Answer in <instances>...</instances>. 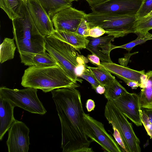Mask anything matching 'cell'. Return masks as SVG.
I'll return each mask as SVG.
<instances>
[{"instance_id": "8992f818", "label": "cell", "mask_w": 152, "mask_h": 152, "mask_svg": "<svg viewBox=\"0 0 152 152\" xmlns=\"http://www.w3.org/2000/svg\"><path fill=\"white\" fill-rule=\"evenodd\" d=\"M104 115L113 130L121 136L126 152H140V141L136 135L127 117L111 101L107 100L104 108Z\"/></svg>"}, {"instance_id": "4316f807", "label": "cell", "mask_w": 152, "mask_h": 152, "mask_svg": "<svg viewBox=\"0 0 152 152\" xmlns=\"http://www.w3.org/2000/svg\"><path fill=\"white\" fill-rule=\"evenodd\" d=\"M152 11V0H143L135 15L136 20L146 16Z\"/></svg>"}, {"instance_id": "8fae6325", "label": "cell", "mask_w": 152, "mask_h": 152, "mask_svg": "<svg viewBox=\"0 0 152 152\" xmlns=\"http://www.w3.org/2000/svg\"><path fill=\"white\" fill-rule=\"evenodd\" d=\"M86 15L83 11L70 6L57 12L51 20L56 30L76 32Z\"/></svg>"}, {"instance_id": "484cf974", "label": "cell", "mask_w": 152, "mask_h": 152, "mask_svg": "<svg viewBox=\"0 0 152 152\" xmlns=\"http://www.w3.org/2000/svg\"><path fill=\"white\" fill-rule=\"evenodd\" d=\"M137 38L134 40L120 46H116L112 44V50L117 48H121L130 51L136 46L145 43L146 41L152 39V34L149 33L145 35L137 34Z\"/></svg>"}, {"instance_id": "277c9868", "label": "cell", "mask_w": 152, "mask_h": 152, "mask_svg": "<svg viewBox=\"0 0 152 152\" xmlns=\"http://www.w3.org/2000/svg\"><path fill=\"white\" fill-rule=\"evenodd\" d=\"M12 21L13 33L19 53H42L46 52L45 37L40 33L29 12L26 2L22 17Z\"/></svg>"}, {"instance_id": "f35d334b", "label": "cell", "mask_w": 152, "mask_h": 152, "mask_svg": "<svg viewBox=\"0 0 152 152\" xmlns=\"http://www.w3.org/2000/svg\"><path fill=\"white\" fill-rule=\"evenodd\" d=\"M142 109L148 116L149 121L152 124V109Z\"/></svg>"}, {"instance_id": "9a60e30c", "label": "cell", "mask_w": 152, "mask_h": 152, "mask_svg": "<svg viewBox=\"0 0 152 152\" xmlns=\"http://www.w3.org/2000/svg\"><path fill=\"white\" fill-rule=\"evenodd\" d=\"M101 66L108 70L111 73L116 76L125 83L128 81H133L141 84L140 76L145 73V70L138 71L114 63H100Z\"/></svg>"}, {"instance_id": "83f0119b", "label": "cell", "mask_w": 152, "mask_h": 152, "mask_svg": "<svg viewBox=\"0 0 152 152\" xmlns=\"http://www.w3.org/2000/svg\"><path fill=\"white\" fill-rule=\"evenodd\" d=\"M79 77L85 80L91 85L92 88L94 90L100 85L97 81L91 71L86 67Z\"/></svg>"}, {"instance_id": "1f68e13d", "label": "cell", "mask_w": 152, "mask_h": 152, "mask_svg": "<svg viewBox=\"0 0 152 152\" xmlns=\"http://www.w3.org/2000/svg\"><path fill=\"white\" fill-rule=\"evenodd\" d=\"M138 53V52H135L133 53H130V51L125 54L124 56L118 59V62L121 65L127 67V64L129 62H131L129 59L130 57L133 55Z\"/></svg>"}, {"instance_id": "f1b7e54d", "label": "cell", "mask_w": 152, "mask_h": 152, "mask_svg": "<svg viewBox=\"0 0 152 152\" xmlns=\"http://www.w3.org/2000/svg\"><path fill=\"white\" fill-rule=\"evenodd\" d=\"M141 122L147 132L148 134L152 139V124L149 121L148 116L143 110H140Z\"/></svg>"}, {"instance_id": "52a82bcc", "label": "cell", "mask_w": 152, "mask_h": 152, "mask_svg": "<svg viewBox=\"0 0 152 152\" xmlns=\"http://www.w3.org/2000/svg\"><path fill=\"white\" fill-rule=\"evenodd\" d=\"M37 89L26 88L12 89L5 86L0 88V96L15 107H20L30 113L43 115L47 111L37 94Z\"/></svg>"}, {"instance_id": "d4e9b609", "label": "cell", "mask_w": 152, "mask_h": 152, "mask_svg": "<svg viewBox=\"0 0 152 152\" xmlns=\"http://www.w3.org/2000/svg\"><path fill=\"white\" fill-rule=\"evenodd\" d=\"M152 29V16L137 20L134 26V33L145 35Z\"/></svg>"}, {"instance_id": "3957f363", "label": "cell", "mask_w": 152, "mask_h": 152, "mask_svg": "<svg viewBox=\"0 0 152 152\" xmlns=\"http://www.w3.org/2000/svg\"><path fill=\"white\" fill-rule=\"evenodd\" d=\"M45 48L57 64L75 82L82 83L78 78L89 61L79 54L67 42L51 35L45 37Z\"/></svg>"}, {"instance_id": "5b68a950", "label": "cell", "mask_w": 152, "mask_h": 152, "mask_svg": "<svg viewBox=\"0 0 152 152\" xmlns=\"http://www.w3.org/2000/svg\"><path fill=\"white\" fill-rule=\"evenodd\" d=\"M85 19L90 28L99 26L105 30V34L113 36L115 38L134 33V26L136 20L135 15L93 12L86 14Z\"/></svg>"}, {"instance_id": "b9f144b4", "label": "cell", "mask_w": 152, "mask_h": 152, "mask_svg": "<svg viewBox=\"0 0 152 152\" xmlns=\"http://www.w3.org/2000/svg\"><path fill=\"white\" fill-rule=\"evenodd\" d=\"M24 0L25 1H26H26H27V0Z\"/></svg>"}, {"instance_id": "6da1fadb", "label": "cell", "mask_w": 152, "mask_h": 152, "mask_svg": "<svg viewBox=\"0 0 152 152\" xmlns=\"http://www.w3.org/2000/svg\"><path fill=\"white\" fill-rule=\"evenodd\" d=\"M51 93L61 122L63 152H93L85 133L80 92L75 88H62Z\"/></svg>"}, {"instance_id": "836d02e7", "label": "cell", "mask_w": 152, "mask_h": 152, "mask_svg": "<svg viewBox=\"0 0 152 152\" xmlns=\"http://www.w3.org/2000/svg\"><path fill=\"white\" fill-rule=\"evenodd\" d=\"M86 107L88 112L94 110L95 107L94 101L91 99H88L86 103Z\"/></svg>"}, {"instance_id": "7c38bea8", "label": "cell", "mask_w": 152, "mask_h": 152, "mask_svg": "<svg viewBox=\"0 0 152 152\" xmlns=\"http://www.w3.org/2000/svg\"><path fill=\"white\" fill-rule=\"evenodd\" d=\"M30 15L38 30L44 37L51 35L55 31L52 20L38 0L26 2Z\"/></svg>"}, {"instance_id": "8d00e7d4", "label": "cell", "mask_w": 152, "mask_h": 152, "mask_svg": "<svg viewBox=\"0 0 152 152\" xmlns=\"http://www.w3.org/2000/svg\"><path fill=\"white\" fill-rule=\"evenodd\" d=\"M91 7L98 4L107 0H86Z\"/></svg>"}, {"instance_id": "2e32d148", "label": "cell", "mask_w": 152, "mask_h": 152, "mask_svg": "<svg viewBox=\"0 0 152 152\" xmlns=\"http://www.w3.org/2000/svg\"><path fill=\"white\" fill-rule=\"evenodd\" d=\"M15 106L8 101L0 96V140L15 121Z\"/></svg>"}, {"instance_id": "d590c367", "label": "cell", "mask_w": 152, "mask_h": 152, "mask_svg": "<svg viewBox=\"0 0 152 152\" xmlns=\"http://www.w3.org/2000/svg\"><path fill=\"white\" fill-rule=\"evenodd\" d=\"M125 83L132 89H136L138 87L140 86V84L137 82L134 81H128Z\"/></svg>"}, {"instance_id": "e575fe53", "label": "cell", "mask_w": 152, "mask_h": 152, "mask_svg": "<svg viewBox=\"0 0 152 152\" xmlns=\"http://www.w3.org/2000/svg\"><path fill=\"white\" fill-rule=\"evenodd\" d=\"M141 84L140 87L141 88H144L146 86L148 75L146 73L142 74L140 76Z\"/></svg>"}, {"instance_id": "30bf717a", "label": "cell", "mask_w": 152, "mask_h": 152, "mask_svg": "<svg viewBox=\"0 0 152 152\" xmlns=\"http://www.w3.org/2000/svg\"><path fill=\"white\" fill-rule=\"evenodd\" d=\"M6 141L9 152H28L29 129L23 122L15 120L8 131Z\"/></svg>"}, {"instance_id": "d6986e66", "label": "cell", "mask_w": 152, "mask_h": 152, "mask_svg": "<svg viewBox=\"0 0 152 152\" xmlns=\"http://www.w3.org/2000/svg\"><path fill=\"white\" fill-rule=\"evenodd\" d=\"M25 2L23 0H0V7L12 21L22 17V8Z\"/></svg>"}, {"instance_id": "7a4b0ae2", "label": "cell", "mask_w": 152, "mask_h": 152, "mask_svg": "<svg viewBox=\"0 0 152 152\" xmlns=\"http://www.w3.org/2000/svg\"><path fill=\"white\" fill-rule=\"evenodd\" d=\"M21 85L47 93L55 89L75 88L80 86L70 78L58 64L46 67L31 66L24 71Z\"/></svg>"}, {"instance_id": "4dcf8cb0", "label": "cell", "mask_w": 152, "mask_h": 152, "mask_svg": "<svg viewBox=\"0 0 152 152\" xmlns=\"http://www.w3.org/2000/svg\"><path fill=\"white\" fill-rule=\"evenodd\" d=\"M105 34V31L102 28L96 26L91 28L89 31L88 37L97 38Z\"/></svg>"}, {"instance_id": "d6a6232c", "label": "cell", "mask_w": 152, "mask_h": 152, "mask_svg": "<svg viewBox=\"0 0 152 152\" xmlns=\"http://www.w3.org/2000/svg\"><path fill=\"white\" fill-rule=\"evenodd\" d=\"M87 57L89 61L92 64L97 66H101L100 59L99 57L96 55L93 54L88 55Z\"/></svg>"}, {"instance_id": "ba28073f", "label": "cell", "mask_w": 152, "mask_h": 152, "mask_svg": "<svg viewBox=\"0 0 152 152\" xmlns=\"http://www.w3.org/2000/svg\"><path fill=\"white\" fill-rule=\"evenodd\" d=\"M83 118L86 134L92 142L97 143L105 151L122 152L115 140L105 130L103 124L85 113Z\"/></svg>"}, {"instance_id": "cb8c5ba5", "label": "cell", "mask_w": 152, "mask_h": 152, "mask_svg": "<svg viewBox=\"0 0 152 152\" xmlns=\"http://www.w3.org/2000/svg\"><path fill=\"white\" fill-rule=\"evenodd\" d=\"M128 92L126 89L115 79L110 85L105 88L104 95L107 100H113Z\"/></svg>"}, {"instance_id": "ac0fdd59", "label": "cell", "mask_w": 152, "mask_h": 152, "mask_svg": "<svg viewBox=\"0 0 152 152\" xmlns=\"http://www.w3.org/2000/svg\"><path fill=\"white\" fill-rule=\"evenodd\" d=\"M52 35L67 42L80 53V50L86 49L89 42L87 37L80 35L76 32L55 30Z\"/></svg>"}, {"instance_id": "4fadbf2b", "label": "cell", "mask_w": 152, "mask_h": 152, "mask_svg": "<svg viewBox=\"0 0 152 152\" xmlns=\"http://www.w3.org/2000/svg\"><path fill=\"white\" fill-rule=\"evenodd\" d=\"M110 101L136 126L142 125L138 95L128 92L115 100Z\"/></svg>"}, {"instance_id": "603a6c76", "label": "cell", "mask_w": 152, "mask_h": 152, "mask_svg": "<svg viewBox=\"0 0 152 152\" xmlns=\"http://www.w3.org/2000/svg\"><path fill=\"white\" fill-rule=\"evenodd\" d=\"M14 40V38H5L1 44L0 62L1 64L14 58L16 48Z\"/></svg>"}, {"instance_id": "ffe728a7", "label": "cell", "mask_w": 152, "mask_h": 152, "mask_svg": "<svg viewBox=\"0 0 152 152\" xmlns=\"http://www.w3.org/2000/svg\"><path fill=\"white\" fill-rule=\"evenodd\" d=\"M148 79L146 86L138 95L141 108L152 109V71L146 73Z\"/></svg>"}, {"instance_id": "9c48e42d", "label": "cell", "mask_w": 152, "mask_h": 152, "mask_svg": "<svg viewBox=\"0 0 152 152\" xmlns=\"http://www.w3.org/2000/svg\"><path fill=\"white\" fill-rule=\"evenodd\" d=\"M143 0H107L91 7L93 12L135 15Z\"/></svg>"}, {"instance_id": "7402d4cb", "label": "cell", "mask_w": 152, "mask_h": 152, "mask_svg": "<svg viewBox=\"0 0 152 152\" xmlns=\"http://www.w3.org/2000/svg\"><path fill=\"white\" fill-rule=\"evenodd\" d=\"M86 66L91 71L99 84L105 88L110 85L116 79L111 73L101 66L92 67L87 65Z\"/></svg>"}, {"instance_id": "f546056e", "label": "cell", "mask_w": 152, "mask_h": 152, "mask_svg": "<svg viewBox=\"0 0 152 152\" xmlns=\"http://www.w3.org/2000/svg\"><path fill=\"white\" fill-rule=\"evenodd\" d=\"M90 28L88 22L84 18L80 23L76 32L80 35L87 37H88L89 31Z\"/></svg>"}, {"instance_id": "e0dca14e", "label": "cell", "mask_w": 152, "mask_h": 152, "mask_svg": "<svg viewBox=\"0 0 152 152\" xmlns=\"http://www.w3.org/2000/svg\"><path fill=\"white\" fill-rule=\"evenodd\" d=\"M19 53L21 62L26 66L46 67L57 64L48 52L38 53L23 52Z\"/></svg>"}, {"instance_id": "5bb4252c", "label": "cell", "mask_w": 152, "mask_h": 152, "mask_svg": "<svg viewBox=\"0 0 152 152\" xmlns=\"http://www.w3.org/2000/svg\"><path fill=\"white\" fill-rule=\"evenodd\" d=\"M87 38L89 42L86 49L98 56L102 62H113L110 54L112 50L111 42L115 39L113 36L107 35L97 38L88 37Z\"/></svg>"}, {"instance_id": "74e56055", "label": "cell", "mask_w": 152, "mask_h": 152, "mask_svg": "<svg viewBox=\"0 0 152 152\" xmlns=\"http://www.w3.org/2000/svg\"><path fill=\"white\" fill-rule=\"evenodd\" d=\"M95 90L97 93L102 94L104 93L105 91V87L103 86L99 85L96 88Z\"/></svg>"}, {"instance_id": "60d3db41", "label": "cell", "mask_w": 152, "mask_h": 152, "mask_svg": "<svg viewBox=\"0 0 152 152\" xmlns=\"http://www.w3.org/2000/svg\"><path fill=\"white\" fill-rule=\"evenodd\" d=\"M67 0L68 1L71 2H72V1H77L79 0Z\"/></svg>"}, {"instance_id": "44dd1931", "label": "cell", "mask_w": 152, "mask_h": 152, "mask_svg": "<svg viewBox=\"0 0 152 152\" xmlns=\"http://www.w3.org/2000/svg\"><path fill=\"white\" fill-rule=\"evenodd\" d=\"M51 18L59 11L71 6L72 2L67 0H38Z\"/></svg>"}, {"instance_id": "ab89813d", "label": "cell", "mask_w": 152, "mask_h": 152, "mask_svg": "<svg viewBox=\"0 0 152 152\" xmlns=\"http://www.w3.org/2000/svg\"><path fill=\"white\" fill-rule=\"evenodd\" d=\"M151 16H152V11L150 13L148 14L146 16L144 17H143V18L149 17Z\"/></svg>"}]
</instances>
